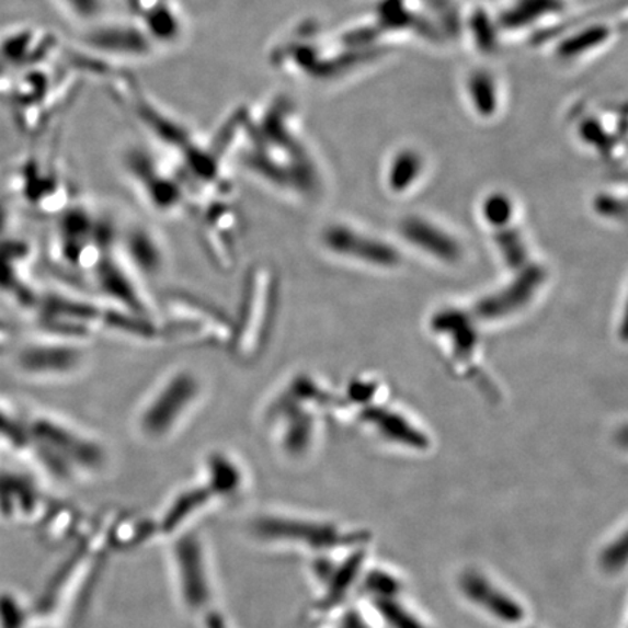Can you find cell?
Returning a JSON list of instances; mask_svg holds the SVG:
<instances>
[{
	"instance_id": "obj_2",
	"label": "cell",
	"mask_w": 628,
	"mask_h": 628,
	"mask_svg": "<svg viewBox=\"0 0 628 628\" xmlns=\"http://www.w3.org/2000/svg\"><path fill=\"white\" fill-rule=\"evenodd\" d=\"M277 306V279L269 264L249 271L243 284L238 323L233 324L231 346L243 363H251L265 351Z\"/></svg>"
},
{
	"instance_id": "obj_1",
	"label": "cell",
	"mask_w": 628,
	"mask_h": 628,
	"mask_svg": "<svg viewBox=\"0 0 628 628\" xmlns=\"http://www.w3.org/2000/svg\"><path fill=\"white\" fill-rule=\"evenodd\" d=\"M206 382L191 368L173 369L142 400L136 413V430L149 443L172 438L198 412Z\"/></svg>"
},
{
	"instance_id": "obj_3",
	"label": "cell",
	"mask_w": 628,
	"mask_h": 628,
	"mask_svg": "<svg viewBox=\"0 0 628 628\" xmlns=\"http://www.w3.org/2000/svg\"><path fill=\"white\" fill-rule=\"evenodd\" d=\"M167 319L175 338L185 342L230 344L233 335V323L227 322L212 306L190 296L169 298Z\"/></svg>"
}]
</instances>
